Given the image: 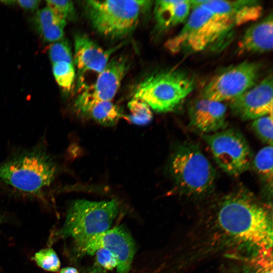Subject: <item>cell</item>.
<instances>
[{
	"label": "cell",
	"instance_id": "cell-30",
	"mask_svg": "<svg viewBox=\"0 0 273 273\" xmlns=\"http://www.w3.org/2000/svg\"><path fill=\"white\" fill-rule=\"evenodd\" d=\"M85 273H107V272L98 264L88 268Z\"/></svg>",
	"mask_w": 273,
	"mask_h": 273
},
{
	"label": "cell",
	"instance_id": "cell-4",
	"mask_svg": "<svg viewBox=\"0 0 273 273\" xmlns=\"http://www.w3.org/2000/svg\"><path fill=\"white\" fill-rule=\"evenodd\" d=\"M169 171L177 189L184 195L204 197L214 187L215 170L195 144L186 142L176 146L170 159Z\"/></svg>",
	"mask_w": 273,
	"mask_h": 273
},
{
	"label": "cell",
	"instance_id": "cell-14",
	"mask_svg": "<svg viewBox=\"0 0 273 273\" xmlns=\"http://www.w3.org/2000/svg\"><path fill=\"white\" fill-rule=\"evenodd\" d=\"M226 112V107L221 102L200 97L189 107L190 123L202 132H214L224 127Z\"/></svg>",
	"mask_w": 273,
	"mask_h": 273
},
{
	"label": "cell",
	"instance_id": "cell-11",
	"mask_svg": "<svg viewBox=\"0 0 273 273\" xmlns=\"http://www.w3.org/2000/svg\"><path fill=\"white\" fill-rule=\"evenodd\" d=\"M74 247L78 255H93L100 249L110 251L118 259L117 273H129L135 251L132 237L119 226L94 236Z\"/></svg>",
	"mask_w": 273,
	"mask_h": 273
},
{
	"label": "cell",
	"instance_id": "cell-16",
	"mask_svg": "<svg viewBox=\"0 0 273 273\" xmlns=\"http://www.w3.org/2000/svg\"><path fill=\"white\" fill-rule=\"evenodd\" d=\"M273 16L271 13L246 30L239 40L240 54H261L272 50L273 46Z\"/></svg>",
	"mask_w": 273,
	"mask_h": 273
},
{
	"label": "cell",
	"instance_id": "cell-23",
	"mask_svg": "<svg viewBox=\"0 0 273 273\" xmlns=\"http://www.w3.org/2000/svg\"><path fill=\"white\" fill-rule=\"evenodd\" d=\"M53 73L57 83L63 89L69 91L75 79L73 64L65 62L52 63Z\"/></svg>",
	"mask_w": 273,
	"mask_h": 273
},
{
	"label": "cell",
	"instance_id": "cell-19",
	"mask_svg": "<svg viewBox=\"0 0 273 273\" xmlns=\"http://www.w3.org/2000/svg\"><path fill=\"white\" fill-rule=\"evenodd\" d=\"M272 151V146L263 147L255 155L252 163L254 170L271 192L273 178Z\"/></svg>",
	"mask_w": 273,
	"mask_h": 273
},
{
	"label": "cell",
	"instance_id": "cell-26",
	"mask_svg": "<svg viewBox=\"0 0 273 273\" xmlns=\"http://www.w3.org/2000/svg\"><path fill=\"white\" fill-rule=\"evenodd\" d=\"M48 53L52 63L65 62L73 64L71 48L66 40H61L52 44Z\"/></svg>",
	"mask_w": 273,
	"mask_h": 273
},
{
	"label": "cell",
	"instance_id": "cell-13",
	"mask_svg": "<svg viewBox=\"0 0 273 273\" xmlns=\"http://www.w3.org/2000/svg\"><path fill=\"white\" fill-rule=\"evenodd\" d=\"M116 48L105 50L88 36L78 34L74 37V62L78 70V85L88 72L101 73Z\"/></svg>",
	"mask_w": 273,
	"mask_h": 273
},
{
	"label": "cell",
	"instance_id": "cell-21",
	"mask_svg": "<svg viewBox=\"0 0 273 273\" xmlns=\"http://www.w3.org/2000/svg\"><path fill=\"white\" fill-rule=\"evenodd\" d=\"M130 114L125 116L131 123L138 125L149 124L153 118L150 107L145 102L133 98L127 104Z\"/></svg>",
	"mask_w": 273,
	"mask_h": 273
},
{
	"label": "cell",
	"instance_id": "cell-24",
	"mask_svg": "<svg viewBox=\"0 0 273 273\" xmlns=\"http://www.w3.org/2000/svg\"><path fill=\"white\" fill-rule=\"evenodd\" d=\"M33 259L39 267L47 271L57 272L61 266L57 254L51 247L42 249L36 252Z\"/></svg>",
	"mask_w": 273,
	"mask_h": 273
},
{
	"label": "cell",
	"instance_id": "cell-8",
	"mask_svg": "<svg viewBox=\"0 0 273 273\" xmlns=\"http://www.w3.org/2000/svg\"><path fill=\"white\" fill-rule=\"evenodd\" d=\"M203 138L215 162L224 172L237 176L248 169L252 153L247 141L239 130L229 128L204 134Z\"/></svg>",
	"mask_w": 273,
	"mask_h": 273
},
{
	"label": "cell",
	"instance_id": "cell-15",
	"mask_svg": "<svg viewBox=\"0 0 273 273\" xmlns=\"http://www.w3.org/2000/svg\"><path fill=\"white\" fill-rule=\"evenodd\" d=\"M215 13L228 17L236 27L259 19L263 8L257 1H193Z\"/></svg>",
	"mask_w": 273,
	"mask_h": 273
},
{
	"label": "cell",
	"instance_id": "cell-31",
	"mask_svg": "<svg viewBox=\"0 0 273 273\" xmlns=\"http://www.w3.org/2000/svg\"><path fill=\"white\" fill-rule=\"evenodd\" d=\"M60 273H79L78 270L73 267H63L60 270Z\"/></svg>",
	"mask_w": 273,
	"mask_h": 273
},
{
	"label": "cell",
	"instance_id": "cell-3",
	"mask_svg": "<svg viewBox=\"0 0 273 273\" xmlns=\"http://www.w3.org/2000/svg\"><path fill=\"white\" fill-rule=\"evenodd\" d=\"M190 2L192 10L183 27L165 43V48L172 54L202 51L236 27L226 16Z\"/></svg>",
	"mask_w": 273,
	"mask_h": 273
},
{
	"label": "cell",
	"instance_id": "cell-10",
	"mask_svg": "<svg viewBox=\"0 0 273 273\" xmlns=\"http://www.w3.org/2000/svg\"><path fill=\"white\" fill-rule=\"evenodd\" d=\"M129 67L128 61L124 57L110 60L95 82L82 89L75 100L76 109L80 113L86 114L97 103L111 101L117 92Z\"/></svg>",
	"mask_w": 273,
	"mask_h": 273
},
{
	"label": "cell",
	"instance_id": "cell-12",
	"mask_svg": "<svg viewBox=\"0 0 273 273\" xmlns=\"http://www.w3.org/2000/svg\"><path fill=\"white\" fill-rule=\"evenodd\" d=\"M272 76L271 74L231 101V111L243 120H254L272 114Z\"/></svg>",
	"mask_w": 273,
	"mask_h": 273
},
{
	"label": "cell",
	"instance_id": "cell-1",
	"mask_svg": "<svg viewBox=\"0 0 273 273\" xmlns=\"http://www.w3.org/2000/svg\"><path fill=\"white\" fill-rule=\"evenodd\" d=\"M214 221L220 233L236 243L257 252L272 248L271 214L248 192L239 190L223 198Z\"/></svg>",
	"mask_w": 273,
	"mask_h": 273
},
{
	"label": "cell",
	"instance_id": "cell-5",
	"mask_svg": "<svg viewBox=\"0 0 273 273\" xmlns=\"http://www.w3.org/2000/svg\"><path fill=\"white\" fill-rule=\"evenodd\" d=\"M118 211L117 202L91 201L84 199L72 202L64 223L56 233L55 239H73L74 246L110 229Z\"/></svg>",
	"mask_w": 273,
	"mask_h": 273
},
{
	"label": "cell",
	"instance_id": "cell-2",
	"mask_svg": "<svg viewBox=\"0 0 273 273\" xmlns=\"http://www.w3.org/2000/svg\"><path fill=\"white\" fill-rule=\"evenodd\" d=\"M56 162L42 147L16 153L0 163V185L12 192L42 198L56 179Z\"/></svg>",
	"mask_w": 273,
	"mask_h": 273
},
{
	"label": "cell",
	"instance_id": "cell-32",
	"mask_svg": "<svg viewBox=\"0 0 273 273\" xmlns=\"http://www.w3.org/2000/svg\"><path fill=\"white\" fill-rule=\"evenodd\" d=\"M1 222H2V217H1V215H0V223H1Z\"/></svg>",
	"mask_w": 273,
	"mask_h": 273
},
{
	"label": "cell",
	"instance_id": "cell-28",
	"mask_svg": "<svg viewBox=\"0 0 273 273\" xmlns=\"http://www.w3.org/2000/svg\"><path fill=\"white\" fill-rule=\"evenodd\" d=\"M97 264L102 268L112 270L118 265L117 257L110 251L100 249L96 252Z\"/></svg>",
	"mask_w": 273,
	"mask_h": 273
},
{
	"label": "cell",
	"instance_id": "cell-27",
	"mask_svg": "<svg viewBox=\"0 0 273 273\" xmlns=\"http://www.w3.org/2000/svg\"><path fill=\"white\" fill-rule=\"evenodd\" d=\"M46 3L47 7L65 20L71 19L75 16L74 4L71 1H47Z\"/></svg>",
	"mask_w": 273,
	"mask_h": 273
},
{
	"label": "cell",
	"instance_id": "cell-29",
	"mask_svg": "<svg viewBox=\"0 0 273 273\" xmlns=\"http://www.w3.org/2000/svg\"><path fill=\"white\" fill-rule=\"evenodd\" d=\"M21 8L30 11L35 10L39 5L40 1L37 0H21L15 1Z\"/></svg>",
	"mask_w": 273,
	"mask_h": 273
},
{
	"label": "cell",
	"instance_id": "cell-17",
	"mask_svg": "<svg viewBox=\"0 0 273 273\" xmlns=\"http://www.w3.org/2000/svg\"><path fill=\"white\" fill-rule=\"evenodd\" d=\"M191 9V2L188 0L156 1L154 14L157 28L164 31L185 22Z\"/></svg>",
	"mask_w": 273,
	"mask_h": 273
},
{
	"label": "cell",
	"instance_id": "cell-25",
	"mask_svg": "<svg viewBox=\"0 0 273 273\" xmlns=\"http://www.w3.org/2000/svg\"><path fill=\"white\" fill-rule=\"evenodd\" d=\"M251 126L257 137L263 143L272 146V114L254 119Z\"/></svg>",
	"mask_w": 273,
	"mask_h": 273
},
{
	"label": "cell",
	"instance_id": "cell-18",
	"mask_svg": "<svg viewBox=\"0 0 273 273\" xmlns=\"http://www.w3.org/2000/svg\"><path fill=\"white\" fill-rule=\"evenodd\" d=\"M34 24L43 40L48 42L58 41L64 36L66 20L47 6L36 13Z\"/></svg>",
	"mask_w": 273,
	"mask_h": 273
},
{
	"label": "cell",
	"instance_id": "cell-9",
	"mask_svg": "<svg viewBox=\"0 0 273 273\" xmlns=\"http://www.w3.org/2000/svg\"><path fill=\"white\" fill-rule=\"evenodd\" d=\"M260 71L259 64L248 61L229 67L208 82L201 98L219 102L232 101L256 84Z\"/></svg>",
	"mask_w": 273,
	"mask_h": 273
},
{
	"label": "cell",
	"instance_id": "cell-6",
	"mask_svg": "<svg viewBox=\"0 0 273 273\" xmlns=\"http://www.w3.org/2000/svg\"><path fill=\"white\" fill-rule=\"evenodd\" d=\"M147 1H87L83 4L86 15L93 28L111 39L123 37L137 25L142 12L149 5Z\"/></svg>",
	"mask_w": 273,
	"mask_h": 273
},
{
	"label": "cell",
	"instance_id": "cell-20",
	"mask_svg": "<svg viewBox=\"0 0 273 273\" xmlns=\"http://www.w3.org/2000/svg\"><path fill=\"white\" fill-rule=\"evenodd\" d=\"M87 115L99 123L106 126L116 124L123 116L120 108L111 101L100 102L94 105Z\"/></svg>",
	"mask_w": 273,
	"mask_h": 273
},
{
	"label": "cell",
	"instance_id": "cell-22",
	"mask_svg": "<svg viewBox=\"0 0 273 273\" xmlns=\"http://www.w3.org/2000/svg\"><path fill=\"white\" fill-rule=\"evenodd\" d=\"M245 273H272V248L261 250L255 253Z\"/></svg>",
	"mask_w": 273,
	"mask_h": 273
},
{
	"label": "cell",
	"instance_id": "cell-7",
	"mask_svg": "<svg viewBox=\"0 0 273 273\" xmlns=\"http://www.w3.org/2000/svg\"><path fill=\"white\" fill-rule=\"evenodd\" d=\"M194 86L192 78L184 72L165 70L154 73L141 82L133 98L145 102L155 111L167 112L176 109Z\"/></svg>",
	"mask_w": 273,
	"mask_h": 273
}]
</instances>
